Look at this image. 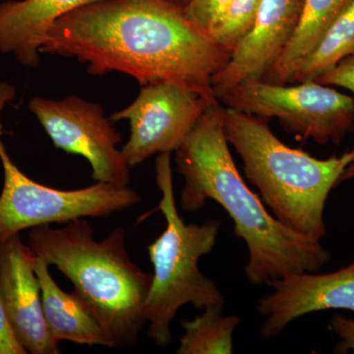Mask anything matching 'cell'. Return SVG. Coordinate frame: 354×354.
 <instances>
[{"label": "cell", "instance_id": "22", "mask_svg": "<svg viewBox=\"0 0 354 354\" xmlns=\"http://www.w3.org/2000/svg\"><path fill=\"white\" fill-rule=\"evenodd\" d=\"M333 332L339 337L335 351L337 353H354V320L341 315H335L330 320Z\"/></svg>", "mask_w": 354, "mask_h": 354}, {"label": "cell", "instance_id": "12", "mask_svg": "<svg viewBox=\"0 0 354 354\" xmlns=\"http://www.w3.org/2000/svg\"><path fill=\"white\" fill-rule=\"evenodd\" d=\"M304 0H263L252 29L212 77L216 97L242 82L261 80L278 62L297 29Z\"/></svg>", "mask_w": 354, "mask_h": 354}, {"label": "cell", "instance_id": "2", "mask_svg": "<svg viewBox=\"0 0 354 354\" xmlns=\"http://www.w3.org/2000/svg\"><path fill=\"white\" fill-rule=\"evenodd\" d=\"M220 111L216 99L176 151L177 171L185 180L181 208L197 212L213 200L227 211L235 234L248 248L245 274L251 285L318 271L330 260L329 251L320 241L286 227L249 188L228 149Z\"/></svg>", "mask_w": 354, "mask_h": 354}, {"label": "cell", "instance_id": "11", "mask_svg": "<svg viewBox=\"0 0 354 354\" xmlns=\"http://www.w3.org/2000/svg\"><path fill=\"white\" fill-rule=\"evenodd\" d=\"M36 254L19 234L0 242V291L14 334L28 353H60L44 318Z\"/></svg>", "mask_w": 354, "mask_h": 354}, {"label": "cell", "instance_id": "6", "mask_svg": "<svg viewBox=\"0 0 354 354\" xmlns=\"http://www.w3.org/2000/svg\"><path fill=\"white\" fill-rule=\"evenodd\" d=\"M14 95L12 86L0 83V115ZM1 136L0 122V160L4 176L0 194V242L39 225L108 218L141 202L138 192L128 185L97 183L81 189L60 190L36 183L11 160Z\"/></svg>", "mask_w": 354, "mask_h": 354}, {"label": "cell", "instance_id": "17", "mask_svg": "<svg viewBox=\"0 0 354 354\" xmlns=\"http://www.w3.org/2000/svg\"><path fill=\"white\" fill-rule=\"evenodd\" d=\"M354 55V0L330 25L316 48L305 58L292 83L316 80L344 58Z\"/></svg>", "mask_w": 354, "mask_h": 354}, {"label": "cell", "instance_id": "16", "mask_svg": "<svg viewBox=\"0 0 354 354\" xmlns=\"http://www.w3.org/2000/svg\"><path fill=\"white\" fill-rule=\"evenodd\" d=\"M223 306H209L193 320L181 322L184 330L176 349L178 354H230L234 333L241 322L236 316H225Z\"/></svg>", "mask_w": 354, "mask_h": 354}, {"label": "cell", "instance_id": "8", "mask_svg": "<svg viewBox=\"0 0 354 354\" xmlns=\"http://www.w3.org/2000/svg\"><path fill=\"white\" fill-rule=\"evenodd\" d=\"M29 109L57 148L88 160L95 183L128 185L130 167L118 148L122 137L102 106L71 95L59 101L36 97Z\"/></svg>", "mask_w": 354, "mask_h": 354}, {"label": "cell", "instance_id": "14", "mask_svg": "<svg viewBox=\"0 0 354 354\" xmlns=\"http://www.w3.org/2000/svg\"><path fill=\"white\" fill-rule=\"evenodd\" d=\"M48 267L43 258L36 255L34 270L41 286L44 318L53 337L59 342L114 348L108 333L87 305L75 291L62 290L51 277Z\"/></svg>", "mask_w": 354, "mask_h": 354}, {"label": "cell", "instance_id": "7", "mask_svg": "<svg viewBox=\"0 0 354 354\" xmlns=\"http://www.w3.org/2000/svg\"><path fill=\"white\" fill-rule=\"evenodd\" d=\"M216 99L242 113L277 118L286 131L319 145H339L354 129L353 97L315 80L286 85L246 81Z\"/></svg>", "mask_w": 354, "mask_h": 354}, {"label": "cell", "instance_id": "15", "mask_svg": "<svg viewBox=\"0 0 354 354\" xmlns=\"http://www.w3.org/2000/svg\"><path fill=\"white\" fill-rule=\"evenodd\" d=\"M353 0H304L297 29L278 62L261 80L292 83L305 58L323 38L325 32Z\"/></svg>", "mask_w": 354, "mask_h": 354}, {"label": "cell", "instance_id": "24", "mask_svg": "<svg viewBox=\"0 0 354 354\" xmlns=\"http://www.w3.org/2000/svg\"><path fill=\"white\" fill-rule=\"evenodd\" d=\"M169 1L174 2V4H176V6L183 7L186 6V3H187L188 0H169Z\"/></svg>", "mask_w": 354, "mask_h": 354}, {"label": "cell", "instance_id": "4", "mask_svg": "<svg viewBox=\"0 0 354 354\" xmlns=\"http://www.w3.org/2000/svg\"><path fill=\"white\" fill-rule=\"evenodd\" d=\"M223 131L243 162L249 183L281 223L321 241L327 234L324 212L333 188L354 158L353 150L326 160L290 148L265 118L221 104Z\"/></svg>", "mask_w": 354, "mask_h": 354}, {"label": "cell", "instance_id": "10", "mask_svg": "<svg viewBox=\"0 0 354 354\" xmlns=\"http://www.w3.org/2000/svg\"><path fill=\"white\" fill-rule=\"evenodd\" d=\"M272 290L258 300L257 310L264 317L260 334L277 337L299 317L326 311L354 312V262L337 271L315 274L295 272L269 283Z\"/></svg>", "mask_w": 354, "mask_h": 354}, {"label": "cell", "instance_id": "20", "mask_svg": "<svg viewBox=\"0 0 354 354\" xmlns=\"http://www.w3.org/2000/svg\"><path fill=\"white\" fill-rule=\"evenodd\" d=\"M315 81L323 85L348 88L354 94V55L342 59L334 68L319 76Z\"/></svg>", "mask_w": 354, "mask_h": 354}, {"label": "cell", "instance_id": "18", "mask_svg": "<svg viewBox=\"0 0 354 354\" xmlns=\"http://www.w3.org/2000/svg\"><path fill=\"white\" fill-rule=\"evenodd\" d=\"M263 0H232L209 39L223 50L232 51L252 29Z\"/></svg>", "mask_w": 354, "mask_h": 354}, {"label": "cell", "instance_id": "3", "mask_svg": "<svg viewBox=\"0 0 354 354\" xmlns=\"http://www.w3.org/2000/svg\"><path fill=\"white\" fill-rule=\"evenodd\" d=\"M28 237L32 252L71 281L114 348L137 344L147 324L152 274L130 259L124 228L115 227L97 241L88 221L77 218L60 228L32 227Z\"/></svg>", "mask_w": 354, "mask_h": 354}, {"label": "cell", "instance_id": "1", "mask_svg": "<svg viewBox=\"0 0 354 354\" xmlns=\"http://www.w3.org/2000/svg\"><path fill=\"white\" fill-rule=\"evenodd\" d=\"M41 53L76 58L94 75L120 72L142 86L169 83L216 99L212 77L230 60L169 0H97L62 16Z\"/></svg>", "mask_w": 354, "mask_h": 354}, {"label": "cell", "instance_id": "23", "mask_svg": "<svg viewBox=\"0 0 354 354\" xmlns=\"http://www.w3.org/2000/svg\"><path fill=\"white\" fill-rule=\"evenodd\" d=\"M353 178H354V158L353 162L348 165L344 174H342L341 179H339V183H342V181L349 180V179Z\"/></svg>", "mask_w": 354, "mask_h": 354}, {"label": "cell", "instance_id": "21", "mask_svg": "<svg viewBox=\"0 0 354 354\" xmlns=\"http://www.w3.org/2000/svg\"><path fill=\"white\" fill-rule=\"evenodd\" d=\"M27 351L23 348L14 334L0 291V354H26Z\"/></svg>", "mask_w": 354, "mask_h": 354}, {"label": "cell", "instance_id": "9", "mask_svg": "<svg viewBox=\"0 0 354 354\" xmlns=\"http://www.w3.org/2000/svg\"><path fill=\"white\" fill-rule=\"evenodd\" d=\"M215 100L174 84L142 86L136 100L111 118L129 120V139L121 149L128 165L135 167L157 153L176 152Z\"/></svg>", "mask_w": 354, "mask_h": 354}, {"label": "cell", "instance_id": "13", "mask_svg": "<svg viewBox=\"0 0 354 354\" xmlns=\"http://www.w3.org/2000/svg\"><path fill=\"white\" fill-rule=\"evenodd\" d=\"M97 0H11L0 3V51L37 66L41 44L55 21Z\"/></svg>", "mask_w": 354, "mask_h": 354}, {"label": "cell", "instance_id": "19", "mask_svg": "<svg viewBox=\"0 0 354 354\" xmlns=\"http://www.w3.org/2000/svg\"><path fill=\"white\" fill-rule=\"evenodd\" d=\"M232 0H188L183 7L185 17L199 31L209 34L221 20Z\"/></svg>", "mask_w": 354, "mask_h": 354}, {"label": "cell", "instance_id": "5", "mask_svg": "<svg viewBox=\"0 0 354 354\" xmlns=\"http://www.w3.org/2000/svg\"><path fill=\"white\" fill-rule=\"evenodd\" d=\"M171 153H158L156 160V180L162 193L158 209L167 225L162 234L147 248L153 269L145 304L148 335L160 346L171 342V324L184 305L205 309L225 304L220 288L199 268L200 259L216 246L221 223L209 220L185 223L179 216Z\"/></svg>", "mask_w": 354, "mask_h": 354}]
</instances>
